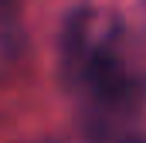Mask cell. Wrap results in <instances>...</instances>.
<instances>
[{
    "instance_id": "obj_1",
    "label": "cell",
    "mask_w": 146,
    "mask_h": 143,
    "mask_svg": "<svg viewBox=\"0 0 146 143\" xmlns=\"http://www.w3.org/2000/svg\"><path fill=\"white\" fill-rule=\"evenodd\" d=\"M78 75L88 82V89H92L102 102H122V99L129 96V89H133L129 72H126L122 58H119L112 48H95V51H88V58H85V65H82Z\"/></svg>"
},
{
    "instance_id": "obj_2",
    "label": "cell",
    "mask_w": 146,
    "mask_h": 143,
    "mask_svg": "<svg viewBox=\"0 0 146 143\" xmlns=\"http://www.w3.org/2000/svg\"><path fill=\"white\" fill-rule=\"evenodd\" d=\"M61 55H65L68 72H82L88 58V10H75L68 17L65 34H61Z\"/></svg>"
},
{
    "instance_id": "obj_3",
    "label": "cell",
    "mask_w": 146,
    "mask_h": 143,
    "mask_svg": "<svg viewBox=\"0 0 146 143\" xmlns=\"http://www.w3.org/2000/svg\"><path fill=\"white\" fill-rule=\"evenodd\" d=\"M17 7H21V0H0V21H14Z\"/></svg>"
}]
</instances>
